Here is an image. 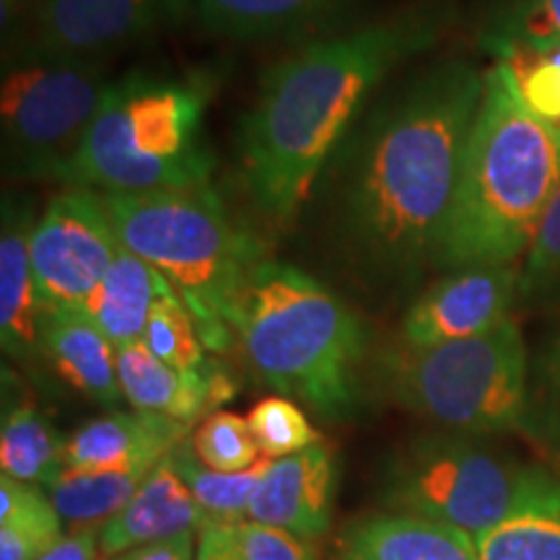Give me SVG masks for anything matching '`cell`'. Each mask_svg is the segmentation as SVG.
I'll return each instance as SVG.
<instances>
[{"mask_svg": "<svg viewBox=\"0 0 560 560\" xmlns=\"http://www.w3.org/2000/svg\"><path fill=\"white\" fill-rule=\"evenodd\" d=\"M66 441L42 410L16 405L3 416L0 467L5 478L47 488L66 470Z\"/></svg>", "mask_w": 560, "mask_h": 560, "instance_id": "23", "label": "cell"}, {"mask_svg": "<svg viewBox=\"0 0 560 560\" xmlns=\"http://www.w3.org/2000/svg\"><path fill=\"white\" fill-rule=\"evenodd\" d=\"M192 425L153 412H112L81 425L66 441V470L151 472L185 444Z\"/></svg>", "mask_w": 560, "mask_h": 560, "instance_id": "14", "label": "cell"}, {"mask_svg": "<svg viewBox=\"0 0 560 560\" xmlns=\"http://www.w3.org/2000/svg\"><path fill=\"white\" fill-rule=\"evenodd\" d=\"M486 47L506 70L524 109L560 138V45L529 47L516 42H493Z\"/></svg>", "mask_w": 560, "mask_h": 560, "instance_id": "27", "label": "cell"}, {"mask_svg": "<svg viewBox=\"0 0 560 560\" xmlns=\"http://www.w3.org/2000/svg\"><path fill=\"white\" fill-rule=\"evenodd\" d=\"M558 190L560 138L524 109L495 62L482 73L480 107L433 268L520 262Z\"/></svg>", "mask_w": 560, "mask_h": 560, "instance_id": "3", "label": "cell"}, {"mask_svg": "<svg viewBox=\"0 0 560 560\" xmlns=\"http://www.w3.org/2000/svg\"><path fill=\"white\" fill-rule=\"evenodd\" d=\"M524 467L459 436H425L405 446L384 475V503L402 514L452 524L480 540L520 499Z\"/></svg>", "mask_w": 560, "mask_h": 560, "instance_id": "9", "label": "cell"}, {"mask_svg": "<svg viewBox=\"0 0 560 560\" xmlns=\"http://www.w3.org/2000/svg\"><path fill=\"white\" fill-rule=\"evenodd\" d=\"M60 514L37 486L0 478V560H39L60 540Z\"/></svg>", "mask_w": 560, "mask_h": 560, "instance_id": "24", "label": "cell"}, {"mask_svg": "<svg viewBox=\"0 0 560 560\" xmlns=\"http://www.w3.org/2000/svg\"><path fill=\"white\" fill-rule=\"evenodd\" d=\"M149 472H75L62 470L50 486L52 506L60 520L73 527H104L112 516H117L136 495L140 482Z\"/></svg>", "mask_w": 560, "mask_h": 560, "instance_id": "26", "label": "cell"}, {"mask_svg": "<svg viewBox=\"0 0 560 560\" xmlns=\"http://www.w3.org/2000/svg\"><path fill=\"white\" fill-rule=\"evenodd\" d=\"M480 560H560V480L524 467L520 499L478 540Z\"/></svg>", "mask_w": 560, "mask_h": 560, "instance_id": "20", "label": "cell"}, {"mask_svg": "<svg viewBox=\"0 0 560 560\" xmlns=\"http://www.w3.org/2000/svg\"><path fill=\"white\" fill-rule=\"evenodd\" d=\"M166 291H172V285L159 276V270L132 255L120 242L115 260L104 272L96 291L91 293L83 312L120 348L125 342L143 338L153 304Z\"/></svg>", "mask_w": 560, "mask_h": 560, "instance_id": "21", "label": "cell"}, {"mask_svg": "<svg viewBox=\"0 0 560 560\" xmlns=\"http://www.w3.org/2000/svg\"><path fill=\"white\" fill-rule=\"evenodd\" d=\"M384 389L400 408L457 433L527 431L529 355L514 317L475 338L382 353Z\"/></svg>", "mask_w": 560, "mask_h": 560, "instance_id": "7", "label": "cell"}, {"mask_svg": "<svg viewBox=\"0 0 560 560\" xmlns=\"http://www.w3.org/2000/svg\"><path fill=\"white\" fill-rule=\"evenodd\" d=\"M208 100L202 75L132 70L112 81L66 185L100 192L210 185L213 156L200 136Z\"/></svg>", "mask_w": 560, "mask_h": 560, "instance_id": "6", "label": "cell"}, {"mask_svg": "<svg viewBox=\"0 0 560 560\" xmlns=\"http://www.w3.org/2000/svg\"><path fill=\"white\" fill-rule=\"evenodd\" d=\"M520 262L450 270L405 312L400 342L441 346L499 327L520 301Z\"/></svg>", "mask_w": 560, "mask_h": 560, "instance_id": "12", "label": "cell"}, {"mask_svg": "<svg viewBox=\"0 0 560 560\" xmlns=\"http://www.w3.org/2000/svg\"><path fill=\"white\" fill-rule=\"evenodd\" d=\"M247 423L262 457L268 459L291 457V454L310 450L319 441V433L314 431L306 412L283 395L265 397L257 402L249 410Z\"/></svg>", "mask_w": 560, "mask_h": 560, "instance_id": "31", "label": "cell"}, {"mask_svg": "<svg viewBox=\"0 0 560 560\" xmlns=\"http://www.w3.org/2000/svg\"><path fill=\"white\" fill-rule=\"evenodd\" d=\"M340 560H480L478 542L452 524L418 514H380L353 524Z\"/></svg>", "mask_w": 560, "mask_h": 560, "instance_id": "19", "label": "cell"}, {"mask_svg": "<svg viewBox=\"0 0 560 560\" xmlns=\"http://www.w3.org/2000/svg\"><path fill=\"white\" fill-rule=\"evenodd\" d=\"M34 3H37V0H0V5H3V34L5 37L19 32V26L24 24L26 13H30Z\"/></svg>", "mask_w": 560, "mask_h": 560, "instance_id": "38", "label": "cell"}, {"mask_svg": "<svg viewBox=\"0 0 560 560\" xmlns=\"http://www.w3.org/2000/svg\"><path fill=\"white\" fill-rule=\"evenodd\" d=\"M236 532L247 560H319L312 540L293 532L257 522H244Z\"/></svg>", "mask_w": 560, "mask_h": 560, "instance_id": "34", "label": "cell"}, {"mask_svg": "<svg viewBox=\"0 0 560 560\" xmlns=\"http://www.w3.org/2000/svg\"><path fill=\"white\" fill-rule=\"evenodd\" d=\"M195 560H247L240 532L229 524H208L198 532V558Z\"/></svg>", "mask_w": 560, "mask_h": 560, "instance_id": "35", "label": "cell"}, {"mask_svg": "<svg viewBox=\"0 0 560 560\" xmlns=\"http://www.w3.org/2000/svg\"><path fill=\"white\" fill-rule=\"evenodd\" d=\"M493 42L529 47L560 45V0H506L486 32V45Z\"/></svg>", "mask_w": 560, "mask_h": 560, "instance_id": "32", "label": "cell"}, {"mask_svg": "<svg viewBox=\"0 0 560 560\" xmlns=\"http://www.w3.org/2000/svg\"><path fill=\"white\" fill-rule=\"evenodd\" d=\"M109 560H195V532L140 545V548H132Z\"/></svg>", "mask_w": 560, "mask_h": 560, "instance_id": "37", "label": "cell"}, {"mask_svg": "<svg viewBox=\"0 0 560 560\" xmlns=\"http://www.w3.org/2000/svg\"><path fill=\"white\" fill-rule=\"evenodd\" d=\"M140 340L156 359L174 369L192 371L210 363L206 359V346H202L195 317L174 291H166L153 304Z\"/></svg>", "mask_w": 560, "mask_h": 560, "instance_id": "28", "label": "cell"}, {"mask_svg": "<svg viewBox=\"0 0 560 560\" xmlns=\"http://www.w3.org/2000/svg\"><path fill=\"white\" fill-rule=\"evenodd\" d=\"M226 325L268 387L332 420L355 410L366 330L310 272L260 257L231 301Z\"/></svg>", "mask_w": 560, "mask_h": 560, "instance_id": "4", "label": "cell"}, {"mask_svg": "<svg viewBox=\"0 0 560 560\" xmlns=\"http://www.w3.org/2000/svg\"><path fill=\"white\" fill-rule=\"evenodd\" d=\"M192 0H37L5 52L102 60L179 26Z\"/></svg>", "mask_w": 560, "mask_h": 560, "instance_id": "11", "label": "cell"}, {"mask_svg": "<svg viewBox=\"0 0 560 560\" xmlns=\"http://www.w3.org/2000/svg\"><path fill=\"white\" fill-rule=\"evenodd\" d=\"M446 19L441 3L410 5L359 30L306 42L262 75L236 138L242 185L262 215L293 221L366 96L405 60L431 50Z\"/></svg>", "mask_w": 560, "mask_h": 560, "instance_id": "2", "label": "cell"}, {"mask_svg": "<svg viewBox=\"0 0 560 560\" xmlns=\"http://www.w3.org/2000/svg\"><path fill=\"white\" fill-rule=\"evenodd\" d=\"M120 240L100 192L68 187L34 223L30 255L42 312L81 310L115 260Z\"/></svg>", "mask_w": 560, "mask_h": 560, "instance_id": "10", "label": "cell"}, {"mask_svg": "<svg viewBox=\"0 0 560 560\" xmlns=\"http://www.w3.org/2000/svg\"><path fill=\"white\" fill-rule=\"evenodd\" d=\"M117 374L122 397L138 412H153L192 425L210 408L234 395V382L215 369H174L143 346V340L117 348Z\"/></svg>", "mask_w": 560, "mask_h": 560, "instance_id": "15", "label": "cell"}, {"mask_svg": "<svg viewBox=\"0 0 560 560\" xmlns=\"http://www.w3.org/2000/svg\"><path fill=\"white\" fill-rule=\"evenodd\" d=\"M39 353H45L62 380L91 402L112 408L122 400L117 346L89 319L86 312H42Z\"/></svg>", "mask_w": 560, "mask_h": 560, "instance_id": "18", "label": "cell"}, {"mask_svg": "<svg viewBox=\"0 0 560 560\" xmlns=\"http://www.w3.org/2000/svg\"><path fill=\"white\" fill-rule=\"evenodd\" d=\"M348 0H192L208 32L229 39H276L327 24Z\"/></svg>", "mask_w": 560, "mask_h": 560, "instance_id": "22", "label": "cell"}, {"mask_svg": "<svg viewBox=\"0 0 560 560\" xmlns=\"http://www.w3.org/2000/svg\"><path fill=\"white\" fill-rule=\"evenodd\" d=\"M122 247L145 260L190 310L208 350L234 342L226 312L260 247L231 223L210 185L100 192Z\"/></svg>", "mask_w": 560, "mask_h": 560, "instance_id": "5", "label": "cell"}, {"mask_svg": "<svg viewBox=\"0 0 560 560\" xmlns=\"http://www.w3.org/2000/svg\"><path fill=\"white\" fill-rule=\"evenodd\" d=\"M100 535L102 529L96 527L70 532V535H62L39 560H102Z\"/></svg>", "mask_w": 560, "mask_h": 560, "instance_id": "36", "label": "cell"}, {"mask_svg": "<svg viewBox=\"0 0 560 560\" xmlns=\"http://www.w3.org/2000/svg\"><path fill=\"white\" fill-rule=\"evenodd\" d=\"M482 96L465 60L420 70L332 156L327 229L361 289L408 293L433 268Z\"/></svg>", "mask_w": 560, "mask_h": 560, "instance_id": "1", "label": "cell"}, {"mask_svg": "<svg viewBox=\"0 0 560 560\" xmlns=\"http://www.w3.org/2000/svg\"><path fill=\"white\" fill-rule=\"evenodd\" d=\"M202 527H206V514L192 499L172 457H166L145 475L128 506L104 524L100 552L102 560H109L140 545L166 540L185 532H200Z\"/></svg>", "mask_w": 560, "mask_h": 560, "instance_id": "16", "label": "cell"}, {"mask_svg": "<svg viewBox=\"0 0 560 560\" xmlns=\"http://www.w3.org/2000/svg\"><path fill=\"white\" fill-rule=\"evenodd\" d=\"M174 467L182 475V480L190 488L192 499L206 514L208 524H229V527H240L249 520V503L260 486L265 470H268L270 459L262 457L257 465L242 472H215L202 465L198 454L192 452L190 441L179 444L172 454Z\"/></svg>", "mask_w": 560, "mask_h": 560, "instance_id": "25", "label": "cell"}, {"mask_svg": "<svg viewBox=\"0 0 560 560\" xmlns=\"http://www.w3.org/2000/svg\"><path fill=\"white\" fill-rule=\"evenodd\" d=\"M34 223L32 202L5 195L0 223V342L3 353L16 361H30L39 350L42 306L30 255Z\"/></svg>", "mask_w": 560, "mask_h": 560, "instance_id": "17", "label": "cell"}, {"mask_svg": "<svg viewBox=\"0 0 560 560\" xmlns=\"http://www.w3.org/2000/svg\"><path fill=\"white\" fill-rule=\"evenodd\" d=\"M190 444L202 465L215 472H242L262 459L247 418L229 410L210 412L195 429Z\"/></svg>", "mask_w": 560, "mask_h": 560, "instance_id": "29", "label": "cell"}, {"mask_svg": "<svg viewBox=\"0 0 560 560\" xmlns=\"http://www.w3.org/2000/svg\"><path fill=\"white\" fill-rule=\"evenodd\" d=\"M109 83L102 60L5 52L0 89L5 177L66 182Z\"/></svg>", "mask_w": 560, "mask_h": 560, "instance_id": "8", "label": "cell"}, {"mask_svg": "<svg viewBox=\"0 0 560 560\" xmlns=\"http://www.w3.org/2000/svg\"><path fill=\"white\" fill-rule=\"evenodd\" d=\"M527 431L560 454V327L537 355L535 382L529 380Z\"/></svg>", "mask_w": 560, "mask_h": 560, "instance_id": "33", "label": "cell"}, {"mask_svg": "<svg viewBox=\"0 0 560 560\" xmlns=\"http://www.w3.org/2000/svg\"><path fill=\"white\" fill-rule=\"evenodd\" d=\"M338 465L335 450L317 441L291 457L270 459L249 503V520L317 540L332 524Z\"/></svg>", "mask_w": 560, "mask_h": 560, "instance_id": "13", "label": "cell"}, {"mask_svg": "<svg viewBox=\"0 0 560 560\" xmlns=\"http://www.w3.org/2000/svg\"><path fill=\"white\" fill-rule=\"evenodd\" d=\"M522 304H560V190L545 210L524 252L520 270Z\"/></svg>", "mask_w": 560, "mask_h": 560, "instance_id": "30", "label": "cell"}]
</instances>
